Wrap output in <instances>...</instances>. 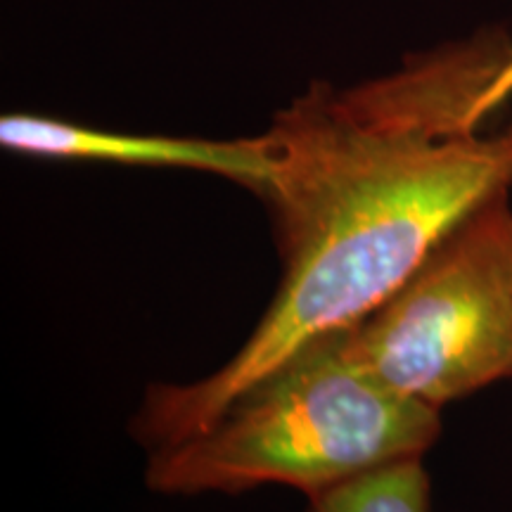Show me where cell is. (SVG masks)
<instances>
[{
	"mask_svg": "<svg viewBox=\"0 0 512 512\" xmlns=\"http://www.w3.org/2000/svg\"><path fill=\"white\" fill-rule=\"evenodd\" d=\"M510 57V38L486 31L356 86L311 81L275 112L261 200L283 280L226 366L147 389L140 444L155 451L204 430L285 358L366 318L460 223L508 195L512 126L482 133L477 105Z\"/></svg>",
	"mask_w": 512,
	"mask_h": 512,
	"instance_id": "6da1fadb",
	"label": "cell"
},
{
	"mask_svg": "<svg viewBox=\"0 0 512 512\" xmlns=\"http://www.w3.org/2000/svg\"><path fill=\"white\" fill-rule=\"evenodd\" d=\"M439 427V408L368 373L349 351L347 330H339L242 389L204 430L155 448L145 479L169 496L283 484L313 498L422 458Z\"/></svg>",
	"mask_w": 512,
	"mask_h": 512,
	"instance_id": "7a4b0ae2",
	"label": "cell"
},
{
	"mask_svg": "<svg viewBox=\"0 0 512 512\" xmlns=\"http://www.w3.org/2000/svg\"><path fill=\"white\" fill-rule=\"evenodd\" d=\"M368 373L441 408L512 377V209L475 211L384 302L347 328Z\"/></svg>",
	"mask_w": 512,
	"mask_h": 512,
	"instance_id": "3957f363",
	"label": "cell"
},
{
	"mask_svg": "<svg viewBox=\"0 0 512 512\" xmlns=\"http://www.w3.org/2000/svg\"><path fill=\"white\" fill-rule=\"evenodd\" d=\"M0 145L15 155L67 162H107L214 174L264 195L273 176V147L266 131L235 140L143 136L12 112L0 117Z\"/></svg>",
	"mask_w": 512,
	"mask_h": 512,
	"instance_id": "277c9868",
	"label": "cell"
},
{
	"mask_svg": "<svg viewBox=\"0 0 512 512\" xmlns=\"http://www.w3.org/2000/svg\"><path fill=\"white\" fill-rule=\"evenodd\" d=\"M309 512H430V479L420 458L403 460L309 498Z\"/></svg>",
	"mask_w": 512,
	"mask_h": 512,
	"instance_id": "5b68a950",
	"label": "cell"
},
{
	"mask_svg": "<svg viewBox=\"0 0 512 512\" xmlns=\"http://www.w3.org/2000/svg\"><path fill=\"white\" fill-rule=\"evenodd\" d=\"M512 95V57L508 62H505V67L498 72V76L494 79V83L489 86V91L482 95V100H479L477 105V119L484 121L494 114L498 107L503 105L505 100H508Z\"/></svg>",
	"mask_w": 512,
	"mask_h": 512,
	"instance_id": "8992f818",
	"label": "cell"
}]
</instances>
